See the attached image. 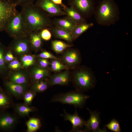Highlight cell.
I'll use <instances>...</instances> for the list:
<instances>
[{"label": "cell", "instance_id": "cell-1", "mask_svg": "<svg viewBox=\"0 0 132 132\" xmlns=\"http://www.w3.org/2000/svg\"><path fill=\"white\" fill-rule=\"evenodd\" d=\"M21 11L30 33L40 31L53 26L52 20L45 11L34 3L22 6Z\"/></svg>", "mask_w": 132, "mask_h": 132}, {"label": "cell", "instance_id": "cell-2", "mask_svg": "<svg viewBox=\"0 0 132 132\" xmlns=\"http://www.w3.org/2000/svg\"><path fill=\"white\" fill-rule=\"evenodd\" d=\"M97 23L103 26L114 24L119 17V8L114 0H102L94 13Z\"/></svg>", "mask_w": 132, "mask_h": 132}, {"label": "cell", "instance_id": "cell-3", "mask_svg": "<svg viewBox=\"0 0 132 132\" xmlns=\"http://www.w3.org/2000/svg\"><path fill=\"white\" fill-rule=\"evenodd\" d=\"M74 73L73 80L78 91H85L94 88L96 79L92 70L84 66H79Z\"/></svg>", "mask_w": 132, "mask_h": 132}, {"label": "cell", "instance_id": "cell-4", "mask_svg": "<svg viewBox=\"0 0 132 132\" xmlns=\"http://www.w3.org/2000/svg\"><path fill=\"white\" fill-rule=\"evenodd\" d=\"M4 30L14 39L28 37L30 33L27 29L21 11H18L10 19Z\"/></svg>", "mask_w": 132, "mask_h": 132}, {"label": "cell", "instance_id": "cell-5", "mask_svg": "<svg viewBox=\"0 0 132 132\" xmlns=\"http://www.w3.org/2000/svg\"><path fill=\"white\" fill-rule=\"evenodd\" d=\"M89 96L81 92H72L60 94L53 97L52 102H58L64 104L73 105L76 107L82 108Z\"/></svg>", "mask_w": 132, "mask_h": 132}, {"label": "cell", "instance_id": "cell-6", "mask_svg": "<svg viewBox=\"0 0 132 132\" xmlns=\"http://www.w3.org/2000/svg\"><path fill=\"white\" fill-rule=\"evenodd\" d=\"M17 6L10 0H0V32L4 30L9 20L18 12Z\"/></svg>", "mask_w": 132, "mask_h": 132}, {"label": "cell", "instance_id": "cell-7", "mask_svg": "<svg viewBox=\"0 0 132 132\" xmlns=\"http://www.w3.org/2000/svg\"><path fill=\"white\" fill-rule=\"evenodd\" d=\"M69 4L85 18L91 17L95 9L94 0H68Z\"/></svg>", "mask_w": 132, "mask_h": 132}, {"label": "cell", "instance_id": "cell-8", "mask_svg": "<svg viewBox=\"0 0 132 132\" xmlns=\"http://www.w3.org/2000/svg\"><path fill=\"white\" fill-rule=\"evenodd\" d=\"M35 4L50 17L66 15L59 6L55 4L51 0H36Z\"/></svg>", "mask_w": 132, "mask_h": 132}, {"label": "cell", "instance_id": "cell-9", "mask_svg": "<svg viewBox=\"0 0 132 132\" xmlns=\"http://www.w3.org/2000/svg\"><path fill=\"white\" fill-rule=\"evenodd\" d=\"M18 121L16 115L5 111H0V130L9 131L14 129Z\"/></svg>", "mask_w": 132, "mask_h": 132}, {"label": "cell", "instance_id": "cell-10", "mask_svg": "<svg viewBox=\"0 0 132 132\" xmlns=\"http://www.w3.org/2000/svg\"><path fill=\"white\" fill-rule=\"evenodd\" d=\"M5 90L17 99L22 98L23 94L28 89L29 85L13 83L8 80L4 81Z\"/></svg>", "mask_w": 132, "mask_h": 132}, {"label": "cell", "instance_id": "cell-11", "mask_svg": "<svg viewBox=\"0 0 132 132\" xmlns=\"http://www.w3.org/2000/svg\"><path fill=\"white\" fill-rule=\"evenodd\" d=\"M61 59L68 68H75L78 67L80 63L81 57L78 50L69 49L64 53Z\"/></svg>", "mask_w": 132, "mask_h": 132}, {"label": "cell", "instance_id": "cell-12", "mask_svg": "<svg viewBox=\"0 0 132 132\" xmlns=\"http://www.w3.org/2000/svg\"><path fill=\"white\" fill-rule=\"evenodd\" d=\"M87 109L90 112V116L89 119L86 122L84 129L85 132H106L104 129H100V119L99 113L96 111H91L88 108Z\"/></svg>", "mask_w": 132, "mask_h": 132}, {"label": "cell", "instance_id": "cell-13", "mask_svg": "<svg viewBox=\"0 0 132 132\" xmlns=\"http://www.w3.org/2000/svg\"><path fill=\"white\" fill-rule=\"evenodd\" d=\"M63 116L65 120L71 122L72 125V131L74 132H85L83 129L85 126L86 121L81 117L76 111L73 114L67 113L64 109Z\"/></svg>", "mask_w": 132, "mask_h": 132}, {"label": "cell", "instance_id": "cell-14", "mask_svg": "<svg viewBox=\"0 0 132 132\" xmlns=\"http://www.w3.org/2000/svg\"><path fill=\"white\" fill-rule=\"evenodd\" d=\"M14 39L11 45L13 51L19 55L26 54L31 47L28 37H22Z\"/></svg>", "mask_w": 132, "mask_h": 132}, {"label": "cell", "instance_id": "cell-15", "mask_svg": "<svg viewBox=\"0 0 132 132\" xmlns=\"http://www.w3.org/2000/svg\"><path fill=\"white\" fill-rule=\"evenodd\" d=\"M48 82L50 86L55 85H66L70 80L69 73L68 70L50 77Z\"/></svg>", "mask_w": 132, "mask_h": 132}, {"label": "cell", "instance_id": "cell-16", "mask_svg": "<svg viewBox=\"0 0 132 132\" xmlns=\"http://www.w3.org/2000/svg\"><path fill=\"white\" fill-rule=\"evenodd\" d=\"M62 7L66 16L77 24L87 22L86 19L72 6L68 7L64 4Z\"/></svg>", "mask_w": 132, "mask_h": 132}, {"label": "cell", "instance_id": "cell-17", "mask_svg": "<svg viewBox=\"0 0 132 132\" xmlns=\"http://www.w3.org/2000/svg\"><path fill=\"white\" fill-rule=\"evenodd\" d=\"M34 66L31 72V79L32 83L50 77V73L47 68H43L38 65Z\"/></svg>", "mask_w": 132, "mask_h": 132}, {"label": "cell", "instance_id": "cell-18", "mask_svg": "<svg viewBox=\"0 0 132 132\" xmlns=\"http://www.w3.org/2000/svg\"><path fill=\"white\" fill-rule=\"evenodd\" d=\"M49 29L52 34L56 38L63 39L69 43L75 40L70 31L54 26Z\"/></svg>", "mask_w": 132, "mask_h": 132}, {"label": "cell", "instance_id": "cell-19", "mask_svg": "<svg viewBox=\"0 0 132 132\" xmlns=\"http://www.w3.org/2000/svg\"><path fill=\"white\" fill-rule=\"evenodd\" d=\"M6 79L11 82L17 84L29 85L30 78L25 74L20 71H15L8 75Z\"/></svg>", "mask_w": 132, "mask_h": 132}, {"label": "cell", "instance_id": "cell-20", "mask_svg": "<svg viewBox=\"0 0 132 132\" xmlns=\"http://www.w3.org/2000/svg\"><path fill=\"white\" fill-rule=\"evenodd\" d=\"M52 21L54 26L71 32L77 25L67 16L62 18L55 19Z\"/></svg>", "mask_w": 132, "mask_h": 132}, {"label": "cell", "instance_id": "cell-21", "mask_svg": "<svg viewBox=\"0 0 132 132\" xmlns=\"http://www.w3.org/2000/svg\"><path fill=\"white\" fill-rule=\"evenodd\" d=\"M11 96L0 86V111L6 110L14 105Z\"/></svg>", "mask_w": 132, "mask_h": 132}, {"label": "cell", "instance_id": "cell-22", "mask_svg": "<svg viewBox=\"0 0 132 132\" xmlns=\"http://www.w3.org/2000/svg\"><path fill=\"white\" fill-rule=\"evenodd\" d=\"M13 106L15 113L21 117L28 116L31 113L36 111L37 110L35 107L27 105L24 103L17 104Z\"/></svg>", "mask_w": 132, "mask_h": 132}, {"label": "cell", "instance_id": "cell-23", "mask_svg": "<svg viewBox=\"0 0 132 132\" xmlns=\"http://www.w3.org/2000/svg\"><path fill=\"white\" fill-rule=\"evenodd\" d=\"M40 32H31L28 37L31 47L36 51L40 49L42 46V39L41 37Z\"/></svg>", "mask_w": 132, "mask_h": 132}, {"label": "cell", "instance_id": "cell-24", "mask_svg": "<svg viewBox=\"0 0 132 132\" xmlns=\"http://www.w3.org/2000/svg\"><path fill=\"white\" fill-rule=\"evenodd\" d=\"M94 25L92 23L87 22L77 24L71 31L73 37L75 39Z\"/></svg>", "mask_w": 132, "mask_h": 132}, {"label": "cell", "instance_id": "cell-25", "mask_svg": "<svg viewBox=\"0 0 132 132\" xmlns=\"http://www.w3.org/2000/svg\"><path fill=\"white\" fill-rule=\"evenodd\" d=\"M49 86L48 79L45 78L32 83L30 89L36 93L41 92L46 90Z\"/></svg>", "mask_w": 132, "mask_h": 132}, {"label": "cell", "instance_id": "cell-26", "mask_svg": "<svg viewBox=\"0 0 132 132\" xmlns=\"http://www.w3.org/2000/svg\"><path fill=\"white\" fill-rule=\"evenodd\" d=\"M25 124L27 132H35L39 129L41 126L40 119L35 117L30 118Z\"/></svg>", "mask_w": 132, "mask_h": 132}, {"label": "cell", "instance_id": "cell-27", "mask_svg": "<svg viewBox=\"0 0 132 132\" xmlns=\"http://www.w3.org/2000/svg\"><path fill=\"white\" fill-rule=\"evenodd\" d=\"M51 46L53 50L56 53H62L66 49L71 47L72 45L62 41L54 40L51 42Z\"/></svg>", "mask_w": 132, "mask_h": 132}, {"label": "cell", "instance_id": "cell-28", "mask_svg": "<svg viewBox=\"0 0 132 132\" xmlns=\"http://www.w3.org/2000/svg\"><path fill=\"white\" fill-rule=\"evenodd\" d=\"M5 52V47L0 42V75L3 78H6V76L7 67L4 58Z\"/></svg>", "mask_w": 132, "mask_h": 132}, {"label": "cell", "instance_id": "cell-29", "mask_svg": "<svg viewBox=\"0 0 132 132\" xmlns=\"http://www.w3.org/2000/svg\"><path fill=\"white\" fill-rule=\"evenodd\" d=\"M20 60L23 68H27L36 65L35 56L32 55L25 54L22 55Z\"/></svg>", "mask_w": 132, "mask_h": 132}, {"label": "cell", "instance_id": "cell-30", "mask_svg": "<svg viewBox=\"0 0 132 132\" xmlns=\"http://www.w3.org/2000/svg\"><path fill=\"white\" fill-rule=\"evenodd\" d=\"M52 59L50 65V69L52 71L57 72L68 69V67L61 62V60L57 59Z\"/></svg>", "mask_w": 132, "mask_h": 132}, {"label": "cell", "instance_id": "cell-31", "mask_svg": "<svg viewBox=\"0 0 132 132\" xmlns=\"http://www.w3.org/2000/svg\"><path fill=\"white\" fill-rule=\"evenodd\" d=\"M36 95V93L31 89H28L25 92L23 96L24 103L27 105L30 106Z\"/></svg>", "mask_w": 132, "mask_h": 132}, {"label": "cell", "instance_id": "cell-32", "mask_svg": "<svg viewBox=\"0 0 132 132\" xmlns=\"http://www.w3.org/2000/svg\"><path fill=\"white\" fill-rule=\"evenodd\" d=\"M110 130L115 132H120L121 128L118 121L115 119H112L108 124L105 125Z\"/></svg>", "mask_w": 132, "mask_h": 132}, {"label": "cell", "instance_id": "cell-33", "mask_svg": "<svg viewBox=\"0 0 132 132\" xmlns=\"http://www.w3.org/2000/svg\"><path fill=\"white\" fill-rule=\"evenodd\" d=\"M7 63V67L13 70L17 71L23 68L21 62L16 59Z\"/></svg>", "mask_w": 132, "mask_h": 132}, {"label": "cell", "instance_id": "cell-34", "mask_svg": "<svg viewBox=\"0 0 132 132\" xmlns=\"http://www.w3.org/2000/svg\"><path fill=\"white\" fill-rule=\"evenodd\" d=\"M49 29V28H44L40 31V35L42 40L47 41L51 39L52 33Z\"/></svg>", "mask_w": 132, "mask_h": 132}, {"label": "cell", "instance_id": "cell-35", "mask_svg": "<svg viewBox=\"0 0 132 132\" xmlns=\"http://www.w3.org/2000/svg\"><path fill=\"white\" fill-rule=\"evenodd\" d=\"M38 58L46 59H57L62 60L61 59L58 58L54 55L51 53L46 51H44L37 55L36 56Z\"/></svg>", "mask_w": 132, "mask_h": 132}, {"label": "cell", "instance_id": "cell-36", "mask_svg": "<svg viewBox=\"0 0 132 132\" xmlns=\"http://www.w3.org/2000/svg\"><path fill=\"white\" fill-rule=\"evenodd\" d=\"M38 65L41 67L44 68H47L50 63L47 59L38 58Z\"/></svg>", "mask_w": 132, "mask_h": 132}, {"label": "cell", "instance_id": "cell-37", "mask_svg": "<svg viewBox=\"0 0 132 132\" xmlns=\"http://www.w3.org/2000/svg\"><path fill=\"white\" fill-rule=\"evenodd\" d=\"M4 58L6 64L16 59L11 50L5 52Z\"/></svg>", "mask_w": 132, "mask_h": 132}, {"label": "cell", "instance_id": "cell-38", "mask_svg": "<svg viewBox=\"0 0 132 132\" xmlns=\"http://www.w3.org/2000/svg\"><path fill=\"white\" fill-rule=\"evenodd\" d=\"M36 0H16L15 4L17 6L20 5L22 7L34 3Z\"/></svg>", "mask_w": 132, "mask_h": 132}, {"label": "cell", "instance_id": "cell-39", "mask_svg": "<svg viewBox=\"0 0 132 132\" xmlns=\"http://www.w3.org/2000/svg\"><path fill=\"white\" fill-rule=\"evenodd\" d=\"M55 4L62 6L64 4L62 3V0H51Z\"/></svg>", "mask_w": 132, "mask_h": 132}, {"label": "cell", "instance_id": "cell-40", "mask_svg": "<svg viewBox=\"0 0 132 132\" xmlns=\"http://www.w3.org/2000/svg\"><path fill=\"white\" fill-rule=\"evenodd\" d=\"M11 1L15 3L16 0H10Z\"/></svg>", "mask_w": 132, "mask_h": 132}]
</instances>
